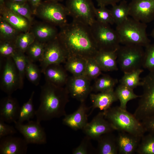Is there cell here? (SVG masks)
<instances>
[{
    "label": "cell",
    "instance_id": "cell-1",
    "mask_svg": "<svg viewBox=\"0 0 154 154\" xmlns=\"http://www.w3.org/2000/svg\"><path fill=\"white\" fill-rule=\"evenodd\" d=\"M61 29L58 38L68 57L76 56L86 59L94 58L99 50L90 26L72 20Z\"/></svg>",
    "mask_w": 154,
    "mask_h": 154
},
{
    "label": "cell",
    "instance_id": "cell-2",
    "mask_svg": "<svg viewBox=\"0 0 154 154\" xmlns=\"http://www.w3.org/2000/svg\"><path fill=\"white\" fill-rule=\"evenodd\" d=\"M68 94L66 88L46 82L41 88L40 104L35 112L36 121L40 123L66 115Z\"/></svg>",
    "mask_w": 154,
    "mask_h": 154
},
{
    "label": "cell",
    "instance_id": "cell-3",
    "mask_svg": "<svg viewBox=\"0 0 154 154\" xmlns=\"http://www.w3.org/2000/svg\"><path fill=\"white\" fill-rule=\"evenodd\" d=\"M104 117L115 130L123 131L141 137L146 133L141 121L133 114L119 106L103 111Z\"/></svg>",
    "mask_w": 154,
    "mask_h": 154
},
{
    "label": "cell",
    "instance_id": "cell-4",
    "mask_svg": "<svg viewBox=\"0 0 154 154\" xmlns=\"http://www.w3.org/2000/svg\"><path fill=\"white\" fill-rule=\"evenodd\" d=\"M146 24L130 17L116 25L115 30L118 35L120 44L145 47L150 44Z\"/></svg>",
    "mask_w": 154,
    "mask_h": 154
},
{
    "label": "cell",
    "instance_id": "cell-5",
    "mask_svg": "<svg viewBox=\"0 0 154 154\" xmlns=\"http://www.w3.org/2000/svg\"><path fill=\"white\" fill-rule=\"evenodd\" d=\"M143 92L133 114L141 121L154 115V71L149 72L141 80Z\"/></svg>",
    "mask_w": 154,
    "mask_h": 154
},
{
    "label": "cell",
    "instance_id": "cell-6",
    "mask_svg": "<svg viewBox=\"0 0 154 154\" xmlns=\"http://www.w3.org/2000/svg\"><path fill=\"white\" fill-rule=\"evenodd\" d=\"M99 50H116L120 46L118 34L110 25L99 22L96 19L90 26Z\"/></svg>",
    "mask_w": 154,
    "mask_h": 154
},
{
    "label": "cell",
    "instance_id": "cell-7",
    "mask_svg": "<svg viewBox=\"0 0 154 154\" xmlns=\"http://www.w3.org/2000/svg\"><path fill=\"white\" fill-rule=\"evenodd\" d=\"M117 64L123 72L141 68L144 50L143 47L134 45L119 46L117 50Z\"/></svg>",
    "mask_w": 154,
    "mask_h": 154
},
{
    "label": "cell",
    "instance_id": "cell-8",
    "mask_svg": "<svg viewBox=\"0 0 154 154\" xmlns=\"http://www.w3.org/2000/svg\"><path fill=\"white\" fill-rule=\"evenodd\" d=\"M65 6L73 21L91 26L96 20L92 0H66Z\"/></svg>",
    "mask_w": 154,
    "mask_h": 154
},
{
    "label": "cell",
    "instance_id": "cell-9",
    "mask_svg": "<svg viewBox=\"0 0 154 154\" xmlns=\"http://www.w3.org/2000/svg\"><path fill=\"white\" fill-rule=\"evenodd\" d=\"M68 57L66 51L58 37L46 43L42 58L40 61L41 73L48 66L60 64L66 62Z\"/></svg>",
    "mask_w": 154,
    "mask_h": 154
},
{
    "label": "cell",
    "instance_id": "cell-10",
    "mask_svg": "<svg viewBox=\"0 0 154 154\" xmlns=\"http://www.w3.org/2000/svg\"><path fill=\"white\" fill-rule=\"evenodd\" d=\"M39 15L42 19L60 27L67 23L68 13L65 6L58 2L48 1L38 7Z\"/></svg>",
    "mask_w": 154,
    "mask_h": 154
},
{
    "label": "cell",
    "instance_id": "cell-11",
    "mask_svg": "<svg viewBox=\"0 0 154 154\" xmlns=\"http://www.w3.org/2000/svg\"><path fill=\"white\" fill-rule=\"evenodd\" d=\"M25 124L14 122L15 127L23 136L28 144H44L47 142L46 135L44 129L40 123L30 120Z\"/></svg>",
    "mask_w": 154,
    "mask_h": 154
},
{
    "label": "cell",
    "instance_id": "cell-12",
    "mask_svg": "<svg viewBox=\"0 0 154 154\" xmlns=\"http://www.w3.org/2000/svg\"><path fill=\"white\" fill-rule=\"evenodd\" d=\"M6 58L1 76L0 88L8 95H11L19 89V77L12 58Z\"/></svg>",
    "mask_w": 154,
    "mask_h": 154
},
{
    "label": "cell",
    "instance_id": "cell-13",
    "mask_svg": "<svg viewBox=\"0 0 154 154\" xmlns=\"http://www.w3.org/2000/svg\"><path fill=\"white\" fill-rule=\"evenodd\" d=\"M129 16L145 24L154 19V0H132L128 4Z\"/></svg>",
    "mask_w": 154,
    "mask_h": 154
},
{
    "label": "cell",
    "instance_id": "cell-14",
    "mask_svg": "<svg viewBox=\"0 0 154 154\" xmlns=\"http://www.w3.org/2000/svg\"><path fill=\"white\" fill-rule=\"evenodd\" d=\"M90 81L85 76H72L68 79L66 88L72 97L81 102H84L92 90Z\"/></svg>",
    "mask_w": 154,
    "mask_h": 154
},
{
    "label": "cell",
    "instance_id": "cell-15",
    "mask_svg": "<svg viewBox=\"0 0 154 154\" xmlns=\"http://www.w3.org/2000/svg\"><path fill=\"white\" fill-rule=\"evenodd\" d=\"M82 130L86 136L91 139L97 140L102 135L115 130L105 117L103 111L98 113L91 121L88 122Z\"/></svg>",
    "mask_w": 154,
    "mask_h": 154
},
{
    "label": "cell",
    "instance_id": "cell-16",
    "mask_svg": "<svg viewBox=\"0 0 154 154\" xmlns=\"http://www.w3.org/2000/svg\"><path fill=\"white\" fill-rule=\"evenodd\" d=\"M20 108L17 100L11 95L2 98L0 102V119L14 123L18 119Z\"/></svg>",
    "mask_w": 154,
    "mask_h": 154
},
{
    "label": "cell",
    "instance_id": "cell-17",
    "mask_svg": "<svg viewBox=\"0 0 154 154\" xmlns=\"http://www.w3.org/2000/svg\"><path fill=\"white\" fill-rule=\"evenodd\" d=\"M0 139V154L26 153L28 144L24 138L11 135Z\"/></svg>",
    "mask_w": 154,
    "mask_h": 154
},
{
    "label": "cell",
    "instance_id": "cell-18",
    "mask_svg": "<svg viewBox=\"0 0 154 154\" xmlns=\"http://www.w3.org/2000/svg\"><path fill=\"white\" fill-rule=\"evenodd\" d=\"M89 110L84 102H81L75 111L64 116L63 124L74 130H82L88 123L87 113Z\"/></svg>",
    "mask_w": 154,
    "mask_h": 154
},
{
    "label": "cell",
    "instance_id": "cell-19",
    "mask_svg": "<svg viewBox=\"0 0 154 154\" xmlns=\"http://www.w3.org/2000/svg\"><path fill=\"white\" fill-rule=\"evenodd\" d=\"M119 154H133L136 152L141 137L123 131H119L116 136Z\"/></svg>",
    "mask_w": 154,
    "mask_h": 154
},
{
    "label": "cell",
    "instance_id": "cell-20",
    "mask_svg": "<svg viewBox=\"0 0 154 154\" xmlns=\"http://www.w3.org/2000/svg\"><path fill=\"white\" fill-rule=\"evenodd\" d=\"M1 17L18 31L26 32L29 27V21L25 17L17 14L7 7L1 8Z\"/></svg>",
    "mask_w": 154,
    "mask_h": 154
},
{
    "label": "cell",
    "instance_id": "cell-21",
    "mask_svg": "<svg viewBox=\"0 0 154 154\" xmlns=\"http://www.w3.org/2000/svg\"><path fill=\"white\" fill-rule=\"evenodd\" d=\"M117 50H99L94 58L102 71H113L118 70Z\"/></svg>",
    "mask_w": 154,
    "mask_h": 154
},
{
    "label": "cell",
    "instance_id": "cell-22",
    "mask_svg": "<svg viewBox=\"0 0 154 154\" xmlns=\"http://www.w3.org/2000/svg\"><path fill=\"white\" fill-rule=\"evenodd\" d=\"M90 97L92 103V111L97 108L105 111L111 107L114 102L118 100L114 90L97 94H91Z\"/></svg>",
    "mask_w": 154,
    "mask_h": 154
},
{
    "label": "cell",
    "instance_id": "cell-23",
    "mask_svg": "<svg viewBox=\"0 0 154 154\" xmlns=\"http://www.w3.org/2000/svg\"><path fill=\"white\" fill-rule=\"evenodd\" d=\"M43 74L46 82L58 86L62 87L66 84L68 80L66 72L60 64H53L48 66Z\"/></svg>",
    "mask_w": 154,
    "mask_h": 154
},
{
    "label": "cell",
    "instance_id": "cell-24",
    "mask_svg": "<svg viewBox=\"0 0 154 154\" xmlns=\"http://www.w3.org/2000/svg\"><path fill=\"white\" fill-rule=\"evenodd\" d=\"M96 153L117 154L118 149L116 136L112 133L104 134L98 139Z\"/></svg>",
    "mask_w": 154,
    "mask_h": 154
},
{
    "label": "cell",
    "instance_id": "cell-25",
    "mask_svg": "<svg viewBox=\"0 0 154 154\" xmlns=\"http://www.w3.org/2000/svg\"><path fill=\"white\" fill-rule=\"evenodd\" d=\"M32 32L36 40L45 43L56 38L58 34L54 26L48 24L37 25L34 27Z\"/></svg>",
    "mask_w": 154,
    "mask_h": 154
},
{
    "label": "cell",
    "instance_id": "cell-26",
    "mask_svg": "<svg viewBox=\"0 0 154 154\" xmlns=\"http://www.w3.org/2000/svg\"><path fill=\"white\" fill-rule=\"evenodd\" d=\"M87 59L81 57L72 56L68 57L65 68L73 76H85Z\"/></svg>",
    "mask_w": 154,
    "mask_h": 154
},
{
    "label": "cell",
    "instance_id": "cell-27",
    "mask_svg": "<svg viewBox=\"0 0 154 154\" xmlns=\"http://www.w3.org/2000/svg\"><path fill=\"white\" fill-rule=\"evenodd\" d=\"M114 92L120 102L119 106L125 110H126L127 104L129 101L140 96L136 94L133 90L120 84L117 87Z\"/></svg>",
    "mask_w": 154,
    "mask_h": 154
},
{
    "label": "cell",
    "instance_id": "cell-28",
    "mask_svg": "<svg viewBox=\"0 0 154 154\" xmlns=\"http://www.w3.org/2000/svg\"><path fill=\"white\" fill-rule=\"evenodd\" d=\"M112 6L110 10L116 25L121 23L129 17V7L126 0L121 1L118 4H116Z\"/></svg>",
    "mask_w": 154,
    "mask_h": 154
},
{
    "label": "cell",
    "instance_id": "cell-29",
    "mask_svg": "<svg viewBox=\"0 0 154 154\" xmlns=\"http://www.w3.org/2000/svg\"><path fill=\"white\" fill-rule=\"evenodd\" d=\"M143 70L141 68L123 72L119 80L120 84L133 90L138 86H141L140 75Z\"/></svg>",
    "mask_w": 154,
    "mask_h": 154
},
{
    "label": "cell",
    "instance_id": "cell-30",
    "mask_svg": "<svg viewBox=\"0 0 154 154\" xmlns=\"http://www.w3.org/2000/svg\"><path fill=\"white\" fill-rule=\"evenodd\" d=\"M118 82L117 79L104 74L96 79L92 88V90L99 92L114 90V87Z\"/></svg>",
    "mask_w": 154,
    "mask_h": 154
},
{
    "label": "cell",
    "instance_id": "cell-31",
    "mask_svg": "<svg viewBox=\"0 0 154 154\" xmlns=\"http://www.w3.org/2000/svg\"><path fill=\"white\" fill-rule=\"evenodd\" d=\"M18 71L19 80V89L23 87L24 81L25 76V69L27 57L24 53L17 50L12 56Z\"/></svg>",
    "mask_w": 154,
    "mask_h": 154
},
{
    "label": "cell",
    "instance_id": "cell-32",
    "mask_svg": "<svg viewBox=\"0 0 154 154\" xmlns=\"http://www.w3.org/2000/svg\"><path fill=\"white\" fill-rule=\"evenodd\" d=\"M34 94V91H33L28 101L21 107L17 121L18 122L23 123L25 121H28L35 116L36 110L33 102Z\"/></svg>",
    "mask_w": 154,
    "mask_h": 154
},
{
    "label": "cell",
    "instance_id": "cell-33",
    "mask_svg": "<svg viewBox=\"0 0 154 154\" xmlns=\"http://www.w3.org/2000/svg\"><path fill=\"white\" fill-rule=\"evenodd\" d=\"M136 152L139 154H154V133H147L141 137Z\"/></svg>",
    "mask_w": 154,
    "mask_h": 154
},
{
    "label": "cell",
    "instance_id": "cell-34",
    "mask_svg": "<svg viewBox=\"0 0 154 154\" xmlns=\"http://www.w3.org/2000/svg\"><path fill=\"white\" fill-rule=\"evenodd\" d=\"M45 44L35 39L25 52L27 56L33 62H40L43 54Z\"/></svg>",
    "mask_w": 154,
    "mask_h": 154
},
{
    "label": "cell",
    "instance_id": "cell-35",
    "mask_svg": "<svg viewBox=\"0 0 154 154\" xmlns=\"http://www.w3.org/2000/svg\"><path fill=\"white\" fill-rule=\"evenodd\" d=\"M35 39L32 32H25L17 36L15 40L17 50L24 53Z\"/></svg>",
    "mask_w": 154,
    "mask_h": 154
},
{
    "label": "cell",
    "instance_id": "cell-36",
    "mask_svg": "<svg viewBox=\"0 0 154 154\" xmlns=\"http://www.w3.org/2000/svg\"><path fill=\"white\" fill-rule=\"evenodd\" d=\"M41 73V70L27 57L25 76L28 80L35 85H38L40 79Z\"/></svg>",
    "mask_w": 154,
    "mask_h": 154
},
{
    "label": "cell",
    "instance_id": "cell-37",
    "mask_svg": "<svg viewBox=\"0 0 154 154\" xmlns=\"http://www.w3.org/2000/svg\"><path fill=\"white\" fill-rule=\"evenodd\" d=\"M18 31L7 21L0 17V35L1 41H15Z\"/></svg>",
    "mask_w": 154,
    "mask_h": 154
},
{
    "label": "cell",
    "instance_id": "cell-38",
    "mask_svg": "<svg viewBox=\"0 0 154 154\" xmlns=\"http://www.w3.org/2000/svg\"><path fill=\"white\" fill-rule=\"evenodd\" d=\"M26 3L11 1L7 3L6 7L14 12L25 17L30 22L32 20L31 11Z\"/></svg>",
    "mask_w": 154,
    "mask_h": 154
},
{
    "label": "cell",
    "instance_id": "cell-39",
    "mask_svg": "<svg viewBox=\"0 0 154 154\" xmlns=\"http://www.w3.org/2000/svg\"><path fill=\"white\" fill-rule=\"evenodd\" d=\"M102 71L94 58L87 59L85 76L90 80L96 79L102 74Z\"/></svg>",
    "mask_w": 154,
    "mask_h": 154
},
{
    "label": "cell",
    "instance_id": "cell-40",
    "mask_svg": "<svg viewBox=\"0 0 154 154\" xmlns=\"http://www.w3.org/2000/svg\"><path fill=\"white\" fill-rule=\"evenodd\" d=\"M94 14L96 19L98 22L109 25L114 24L110 10L106 7L95 8Z\"/></svg>",
    "mask_w": 154,
    "mask_h": 154
},
{
    "label": "cell",
    "instance_id": "cell-41",
    "mask_svg": "<svg viewBox=\"0 0 154 154\" xmlns=\"http://www.w3.org/2000/svg\"><path fill=\"white\" fill-rule=\"evenodd\" d=\"M91 139L86 136L82 139L80 145L72 151L73 154H89L96 153V149L93 146Z\"/></svg>",
    "mask_w": 154,
    "mask_h": 154
},
{
    "label": "cell",
    "instance_id": "cell-42",
    "mask_svg": "<svg viewBox=\"0 0 154 154\" xmlns=\"http://www.w3.org/2000/svg\"><path fill=\"white\" fill-rule=\"evenodd\" d=\"M142 67L149 72L154 71V43H150L146 46Z\"/></svg>",
    "mask_w": 154,
    "mask_h": 154
},
{
    "label": "cell",
    "instance_id": "cell-43",
    "mask_svg": "<svg viewBox=\"0 0 154 154\" xmlns=\"http://www.w3.org/2000/svg\"><path fill=\"white\" fill-rule=\"evenodd\" d=\"M17 50L15 41H1L0 54L2 56L5 58L11 57Z\"/></svg>",
    "mask_w": 154,
    "mask_h": 154
},
{
    "label": "cell",
    "instance_id": "cell-44",
    "mask_svg": "<svg viewBox=\"0 0 154 154\" xmlns=\"http://www.w3.org/2000/svg\"><path fill=\"white\" fill-rule=\"evenodd\" d=\"M0 119V139L7 136L13 135L17 133V130L13 126L7 124Z\"/></svg>",
    "mask_w": 154,
    "mask_h": 154
},
{
    "label": "cell",
    "instance_id": "cell-45",
    "mask_svg": "<svg viewBox=\"0 0 154 154\" xmlns=\"http://www.w3.org/2000/svg\"><path fill=\"white\" fill-rule=\"evenodd\" d=\"M141 122L146 133H154V115L144 119Z\"/></svg>",
    "mask_w": 154,
    "mask_h": 154
},
{
    "label": "cell",
    "instance_id": "cell-46",
    "mask_svg": "<svg viewBox=\"0 0 154 154\" xmlns=\"http://www.w3.org/2000/svg\"><path fill=\"white\" fill-rule=\"evenodd\" d=\"M99 7H106L108 5L111 6L117 4L120 1L127 0H95Z\"/></svg>",
    "mask_w": 154,
    "mask_h": 154
},
{
    "label": "cell",
    "instance_id": "cell-47",
    "mask_svg": "<svg viewBox=\"0 0 154 154\" xmlns=\"http://www.w3.org/2000/svg\"><path fill=\"white\" fill-rule=\"evenodd\" d=\"M42 0H29L31 5L33 7L36 9L38 7L41 5V2Z\"/></svg>",
    "mask_w": 154,
    "mask_h": 154
},
{
    "label": "cell",
    "instance_id": "cell-48",
    "mask_svg": "<svg viewBox=\"0 0 154 154\" xmlns=\"http://www.w3.org/2000/svg\"><path fill=\"white\" fill-rule=\"evenodd\" d=\"M11 1L17 2H26L27 1H29V0H11Z\"/></svg>",
    "mask_w": 154,
    "mask_h": 154
},
{
    "label": "cell",
    "instance_id": "cell-49",
    "mask_svg": "<svg viewBox=\"0 0 154 154\" xmlns=\"http://www.w3.org/2000/svg\"><path fill=\"white\" fill-rule=\"evenodd\" d=\"M47 0L48 1L58 2L59 1H62L63 0Z\"/></svg>",
    "mask_w": 154,
    "mask_h": 154
},
{
    "label": "cell",
    "instance_id": "cell-50",
    "mask_svg": "<svg viewBox=\"0 0 154 154\" xmlns=\"http://www.w3.org/2000/svg\"><path fill=\"white\" fill-rule=\"evenodd\" d=\"M151 35L152 37L154 39V29H153L151 32Z\"/></svg>",
    "mask_w": 154,
    "mask_h": 154
},
{
    "label": "cell",
    "instance_id": "cell-51",
    "mask_svg": "<svg viewBox=\"0 0 154 154\" xmlns=\"http://www.w3.org/2000/svg\"><path fill=\"white\" fill-rule=\"evenodd\" d=\"M1 6L3 5L4 4V0H0Z\"/></svg>",
    "mask_w": 154,
    "mask_h": 154
}]
</instances>
